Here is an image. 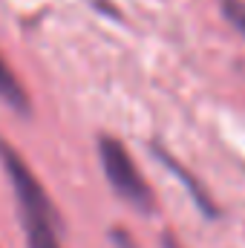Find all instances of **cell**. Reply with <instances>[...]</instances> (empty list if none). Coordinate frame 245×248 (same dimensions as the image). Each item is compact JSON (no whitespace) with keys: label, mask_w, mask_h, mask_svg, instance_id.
Segmentation results:
<instances>
[{"label":"cell","mask_w":245,"mask_h":248,"mask_svg":"<svg viewBox=\"0 0 245 248\" xmlns=\"http://www.w3.org/2000/svg\"><path fill=\"white\" fill-rule=\"evenodd\" d=\"M0 162L9 173L12 187H15V199H17V208H20V219H23V228H26L29 248H61V240H58L61 219H58L55 205L49 202L46 190L35 179L29 165L3 139H0Z\"/></svg>","instance_id":"cell-1"},{"label":"cell","mask_w":245,"mask_h":248,"mask_svg":"<svg viewBox=\"0 0 245 248\" xmlns=\"http://www.w3.org/2000/svg\"><path fill=\"white\" fill-rule=\"evenodd\" d=\"M98 156H101V168L110 187L116 190V196H122L127 205H133L136 211L150 214L156 208L153 202V190L141 179V173L136 170V162L130 159L127 147L113 136H101L98 139Z\"/></svg>","instance_id":"cell-2"},{"label":"cell","mask_w":245,"mask_h":248,"mask_svg":"<svg viewBox=\"0 0 245 248\" xmlns=\"http://www.w3.org/2000/svg\"><path fill=\"white\" fill-rule=\"evenodd\" d=\"M156 156H159V159H162V162H165V165H168V168L173 170V176H176V179H179V182H182V185L187 187V190H190V196H193L196 208H199V211H202V214H205L208 219H216L219 208L214 205V199L208 196V190L199 185V182H196V179H193V176H190V173L184 170V168L179 165V162H176V159H173V156H168L165 150H159V147H156Z\"/></svg>","instance_id":"cell-3"},{"label":"cell","mask_w":245,"mask_h":248,"mask_svg":"<svg viewBox=\"0 0 245 248\" xmlns=\"http://www.w3.org/2000/svg\"><path fill=\"white\" fill-rule=\"evenodd\" d=\"M0 101L6 107H12L15 113L29 116V93L20 87V81L15 78L12 66L3 61V55H0Z\"/></svg>","instance_id":"cell-4"},{"label":"cell","mask_w":245,"mask_h":248,"mask_svg":"<svg viewBox=\"0 0 245 248\" xmlns=\"http://www.w3.org/2000/svg\"><path fill=\"white\" fill-rule=\"evenodd\" d=\"M222 15H225V20L245 38V3L243 0H222Z\"/></svg>","instance_id":"cell-5"},{"label":"cell","mask_w":245,"mask_h":248,"mask_svg":"<svg viewBox=\"0 0 245 248\" xmlns=\"http://www.w3.org/2000/svg\"><path fill=\"white\" fill-rule=\"evenodd\" d=\"M90 6H92V9H98L101 15H110V17H119V12L113 9V3H110V0H90Z\"/></svg>","instance_id":"cell-6"},{"label":"cell","mask_w":245,"mask_h":248,"mask_svg":"<svg viewBox=\"0 0 245 248\" xmlns=\"http://www.w3.org/2000/svg\"><path fill=\"white\" fill-rule=\"evenodd\" d=\"M162 246H165V248H182L179 243H176V237H173V234H162Z\"/></svg>","instance_id":"cell-7"}]
</instances>
